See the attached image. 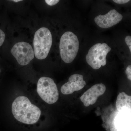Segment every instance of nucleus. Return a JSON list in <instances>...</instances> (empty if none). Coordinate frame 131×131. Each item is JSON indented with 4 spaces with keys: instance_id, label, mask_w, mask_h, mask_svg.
<instances>
[{
    "instance_id": "1",
    "label": "nucleus",
    "mask_w": 131,
    "mask_h": 131,
    "mask_svg": "<svg viewBox=\"0 0 131 131\" xmlns=\"http://www.w3.org/2000/svg\"><path fill=\"white\" fill-rule=\"evenodd\" d=\"M12 112L18 121L27 124H35L41 115L40 109L25 96L17 97L12 105Z\"/></svg>"
},
{
    "instance_id": "2",
    "label": "nucleus",
    "mask_w": 131,
    "mask_h": 131,
    "mask_svg": "<svg viewBox=\"0 0 131 131\" xmlns=\"http://www.w3.org/2000/svg\"><path fill=\"white\" fill-rule=\"evenodd\" d=\"M79 49V42L77 36L70 31H67L61 37L59 50L61 58L67 63L72 62Z\"/></svg>"
},
{
    "instance_id": "3",
    "label": "nucleus",
    "mask_w": 131,
    "mask_h": 131,
    "mask_svg": "<svg viewBox=\"0 0 131 131\" xmlns=\"http://www.w3.org/2000/svg\"><path fill=\"white\" fill-rule=\"evenodd\" d=\"M52 35L49 29L42 27L35 32L33 40L34 52L36 58H46L51 48Z\"/></svg>"
},
{
    "instance_id": "4",
    "label": "nucleus",
    "mask_w": 131,
    "mask_h": 131,
    "mask_svg": "<svg viewBox=\"0 0 131 131\" xmlns=\"http://www.w3.org/2000/svg\"><path fill=\"white\" fill-rule=\"evenodd\" d=\"M111 50V47L105 43L94 45L89 49L86 56L88 64L95 70L105 66L107 63V56Z\"/></svg>"
},
{
    "instance_id": "5",
    "label": "nucleus",
    "mask_w": 131,
    "mask_h": 131,
    "mask_svg": "<svg viewBox=\"0 0 131 131\" xmlns=\"http://www.w3.org/2000/svg\"><path fill=\"white\" fill-rule=\"evenodd\" d=\"M37 91L40 98L48 104H54L58 100L59 94L57 87L50 78H40L38 81Z\"/></svg>"
},
{
    "instance_id": "6",
    "label": "nucleus",
    "mask_w": 131,
    "mask_h": 131,
    "mask_svg": "<svg viewBox=\"0 0 131 131\" xmlns=\"http://www.w3.org/2000/svg\"><path fill=\"white\" fill-rule=\"evenodd\" d=\"M11 53L20 65L26 66L34 58V52L30 44L25 42L16 43L12 47Z\"/></svg>"
},
{
    "instance_id": "7",
    "label": "nucleus",
    "mask_w": 131,
    "mask_h": 131,
    "mask_svg": "<svg viewBox=\"0 0 131 131\" xmlns=\"http://www.w3.org/2000/svg\"><path fill=\"white\" fill-rule=\"evenodd\" d=\"M106 87L104 84L99 83L94 85L88 89L80 97L84 106L88 107L95 104L99 96L104 94Z\"/></svg>"
},
{
    "instance_id": "8",
    "label": "nucleus",
    "mask_w": 131,
    "mask_h": 131,
    "mask_svg": "<svg viewBox=\"0 0 131 131\" xmlns=\"http://www.w3.org/2000/svg\"><path fill=\"white\" fill-rule=\"evenodd\" d=\"M122 15L115 9H112L106 14L100 15L94 19L95 22L101 28H108L118 24L122 20Z\"/></svg>"
},
{
    "instance_id": "9",
    "label": "nucleus",
    "mask_w": 131,
    "mask_h": 131,
    "mask_svg": "<svg viewBox=\"0 0 131 131\" xmlns=\"http://www.w3.org/2000/svg\"><path fill=\"white\" fill-rule=\"evenodd\" d=\"M86 85V82L83 80V76L75 74L71 76L69 81L62 86L61 91L64 95L71 94L75 91L82 89Z\"/></svg>"
},
{
    "instance_id": "10",
    "label": "nucleus",
    "mask_w": 131,
    "mask_h": 131,
    "mask_svg": "<svg viewBox=\"0 0 131 131\" xmlns=\"http://www.w3.org/2000/svg\"><path fill=\"white\" fill-rule=\"evenodd\" d=\"M116 107L117 110L119 111L126 109L130 110L131 96L128 95L125 92L120 93L117 96Z\"/></svg>"
},
{
    "instance_id": "11",
    "label": "nucleus",
    "mask_w": 131,
    "mask_h": 131,
    "mask_svg": "<svg viewBox=\"0 0 131 131\" xmlns=\"http://www.w3.org/2000/svg\"><path fill=\"white\" fill-rule=\"evenodd\" d=\"M5 37L6 36H5V33L2 30L0 29V46H1L4 43Z\"/></svg>"
},
{
    "instance_id": "12",
    "label": "nucleus",
    "mask_w": 131,
    "mask_h": 131,
    "mask_svg": "<svg viewBox=\"0 0 131 131\" xmlns=\"http://www.w3.org/2000/svg\"><path fill=\"white\" fill-rule=\"evenodd\" d=\"M126 74L127 75V78L130 80H131V65L128 66L127 67L126 70Z\"/></svg>"
},
{
    "instance_id": "13",
    "label": "nucleus",
    "mask_w": 131,
    "mask_h": 131,
    "mask_svg": "<svg viewBox=\"0 0 131 131\" xmlns=\"http://www.w3.org/2000/svg\"><path fill=\"white\" fill-rule=\"evenodd\" d=\"M59 1L57 0H46L45 1L47 5L49 6H52L56 5L57 3H58Z\"/></svg>"
},
{
    "instance_id": "14",
    "label": "nucleus",
    "mask_w": 131,
    "mask_h": 131,
    "mask_svg": "<svg viewBox=\"0 0 131 131\" xmlns=\"http://www.w3.org/2000/svg\"><path fill=\"white\" fill-rule=\"evenodd\" d=\"M126 43L129 46L130 51H131V37L130 36H127L125 38Z\"/></svg>"
},
{
    "instance_id": "15",
    "label": "nucleus",
    "mask_w": 131,
    "mask_h": 131,
    "mask_svg": "<svg viewBox=\"0 0 131 131\" xmlns=\"http://www.w3.org/2000/svg\"><path fill=\"white\" fill-rule=\"evenodd\" d=\"M113 1L116 3L117 4H124L129 2L130 1L129 0H114Z\"/></svg>"
},
{
    "instance_id": "16",
    "label": "nucleus",
    "mask_w": 131,
    "mask_h": 131,
    "mask_svg": "<svg viewBox=\"0 0 131 131\" xmlns=\"http://www.w3.org/2000/svg\"><path fill=\"white\" fill-rule=\"evenodd\" d=\"M13 1L15 2H17L20 1H21V0H14V1Z\"/></svg>"
},
{
    "instance_id": "17",
    "label": "nucleus",
    "mask_w": 131,
    "mask_h": 131,
    "mask_svg": "<svg viewBox=\"0 0 131 131\" xmlns=\"http://www.w3.org/2000/svg\"><path fill=\"white\" fill-rule=\"evenodd\" d=\"M0 73H1V69H0Z\"/></svg>"
}]
</instances>
